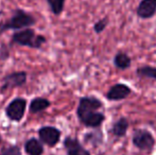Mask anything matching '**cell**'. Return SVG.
<instances>
[{"label":"cell","mask_w":156,"mask_h":155,"mask_svg":"<svg viewBox=\"0 0 156 155\" xmlns=\"http://www.w3.org/2000/svg\"><path fill=\"white\" fill-rule=\"evenodd\" d=\"M136 14L141 19H150L156 14V0H141L136 10Z\"/></svg>","instance_id":"10"},{"label":"cell","mask_w":156,"mask_h":155,"mask_svg":"<svg viewBox=\"0 0 156 155\" xmlns=\"http://www.w3.org/2000/svg\"><path fill=\"white\" fill-rule=\"evenodd\" d=\"M61 135H62L61 131L55 126L44 125L38 130L39 140L50 148H53L60 143Z\"/></svg>","instance_id":"6"},{"label":"cell","mask_w":156,"mask_h":155,"mask_svg":"<svg viewBox=\"0 0 156 155\" xmlns=\"http://www.w3.org/2000/svg\"><path fill=\"white\" fill-rule=\"evenodd\" d=\"M1 141H2V139H1V134H0V143H1Z\"/></svg>","instance_id":"20"},{"label":"cell","mask_w":156,"mask_h":155,"mask_svg":"<svg viewBox=\"0 0 156 155\" xmlns=\"http://www.w3.org/2000/svg\"><path fill=\"white\" fill-rule=\"evenodd\" d=\"M27 108V100L23 98H15L5 107V115L11 121L20 122L25 116Z\"/></svg>","instance_id":"5"},{"label":"cell","mask_w":156,"mask_h":155,"mask_svg":"<svg viewBox=\"0 0 156 155\" xmlns=\"http://www.w3.org/2000/svg\"><path fill=\"white\" fill-rule=\"evenodd\" d=\"M107 25H108V19H107V17L101 18L100 20H98L97 23H94V31L96 32L97 34L102 33V32L105 30V28L107 27Z\"/></svg>","instance_id":"19"},{"label":"cell","mask_w":156,"mask_h":155,"mask_svg":"<svg viewBox=\"0 0 156 155\" xmlns=\"http://www.w3.org/2000/svg\"><path fill=\"white\" fill-rule=\"evenodd\" d=\"M36 23V18L32 14L26 12L23 9L13 11L12 16L8 20L0 21V35L9 30H23L32 27Z\"/></svg>","instance_id":"2"},{"label":"cell","mask_w":156,"mask_h":155,"mask_svg":"<svg viewBox=\"0 0 156 155\" xmlns=\"http://www.w3.org/2000/svg\"><path fill=\"white\" fill-rule=\"evenodd\" d=\"M131 64H132L131 58L123 51L117 52L116 55L114 56V65H115L118 69L125 70V69L131 67Z\"/></svg>","instance_id":"14"},{"label":"cell","mask_w":156,"mask_h":155,"mask_svg":"<svg viewBox=\"0 0 156 155\" xmlns=\"http://www.w3.org/2000/svg\"><path fill=\"white\" fill-rule=\"evenodd\" d=\"M133 145L142 152H151L155 147V138L147 129H137L132 136Z\"/></svg>","instance_id":"4"},{"label":"cell","mask_w":156,"mask_h":155,"mask_svg":"<svg viewBox=\"0 0 156 155\" xmlns=\"http://www.w3.org/2000/svg\"><path fill=\"white\" fill-rule=\"evenodd\" d=\"M129 125V120L125 117H121L113 123V125H112V133H113L114 136L118 137V138L124 137L127 132Z\"/></svg>","instance_id":"12"},{"label":"cell","mask_w":156,"mask_h":155,"mask_svg":"<svg viewBox=\"0 0 156 155\" xmlns=\"http://www.w3.org/2000/svg\"><path fill=\"white\" fill-rule=\"evenodd\" d=\"M103 107L100 99L94 96L82 97L79 100L76 116L82 124L90 129H99L105 120V115L99 112Z\"/></svg>","instance_id":"1"},{"label":"cell","mask_w":156,"mask_h":155,"mask_svg":"<svg viewBox=\"0 0 156 155\" xmlns=\"http://www.w3.org/2000/svg\"><path fill=\"white\" fill-rule=\"evenodd\" d=\"M64 149L66 155H90V152L84 148V146L79 141L78 138L67 136L64 139Z\"/></svg>","instance_id":"8"},{"label":"cell","mask_w":156,"mask_h":155,"mask_svg":"<svg viewBox=\"0 0 156 155\" xmlns=\"http://www.w3.org/2000/svg\"><path fill=\"white\" fill-rule=\"evenodd\" d=\"M50 105H51V102L48 99L37 97V98H34L31 101L30 106H29V111L31 114H37V113H41V112H43V111L47 110Z\"/></svg>","instance_id":"13"},{"label":"cell","mask_w":156,"mask_h":155,"mask_svg":"<svg viewBox=\"0 0 156 155\" xmlns=\"http://www.w3.org/2000/svg\"><path fill=\"white\" fill-rule=\"evenodd\" d=\"M44 143L39 139L30 138L25 143V151L28 155H43Z\"/></svg>","instance_id":"11"},{"label":"cell","mask_w":156,"mask_h":155,"mask_svg":"<svg viewBox=\"0 0 156 155\" xmlns=\"http://www.w3.org/2000/svg\"><path fill=\"white\" fill-rule=\"evenodd\" d=\"M50 8V11L53 13L54 15H60L62 14L64 11V6H65L66 0H46Z\"/></svg>","instance_id":"17"},{"label":"cell","mask_w":156,"mask_h":155,"mask_svg":"<svg viewBox=\"0 0 156 155\" xmlns=\"http://www.w3.org/2000/svg\"><path fill=\"white\" fill-rule=\"evenodd\" d=\"M84 143H89L94 147H98L99 145L103 143V134L101 130L94 129L91 132H88L84 135Z\"/></svg>","instance_id":"15"},{"label":"cell","mask_w":156,"mask_h":155,"mask_svg":"<svg viewBox=\"0 0 156 155\" xmlns=\"http://www.w3.org/2000/svg\"><path fill=\"white\" fill-rule=\"evenodd\" d=\"M138 77L144 79H151L156 81V67L153 66H141L136 70Z\"/></svg>","instance_id":"16"},{"label":"cell","mask_w":156,"mask_h":155,"mask_svg":"<svg viewBox=\"0 0 156 155\" xmlns=\"http://www.w3.org/2000/svg\"><path fill=\"white\" fill-rule=\"evenodd\" d=\"M27 83V72L26 71H15L5 76L2 79V85L0 91L3 93L12 88L21 87Z\"/></svg>","instance_id":"7"},{"label":"cell","mask_w":156,"mask_h":155,"mask_svg":"<svg viewBox=\"0 0 156 155\" xmlns=\"http://www.w3.org/2000/svg\"><path fill=\"white\" fill-rule=\"evenodd\" d=\"M132 93V89L124 83H117L113 85L106 93V99L109 101H120L126 99Z\"/></svg>","instance_id":"9"},{"label":"cell","mask_w":156,"mask_h":155,"mask_svg":"<svg viewBox=\"0 0 156 155\" xmlns=\"http://www.w3.org/2000/svg\"><path fill=\"white\" fill-rule=\"evenodd\" d=\"M47 41V38L41 34H36L31 28L23 29L15 32L11 38V44H16L23 47H29L32 49H39Z\"/></svg>","instance_id":"3"},{"label":"cell","mask_w":156,"mask_h":155,"mask_svg":"<svg viewBox=\"0 0 156 155\" xmlns=\"http://www.w3.org/2000/svg\"><path fill=\"white\" fill-rule=\"evenodd\" d=\"M0 155H23L21 149L17 145H12L10 147H5L0 151Z\"/></svg>","instance_id":"18"}]
</instances>
